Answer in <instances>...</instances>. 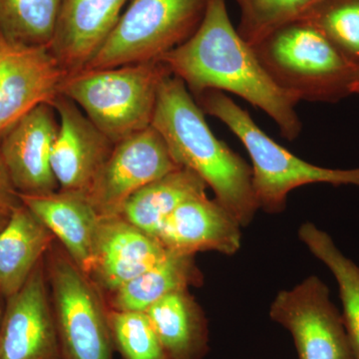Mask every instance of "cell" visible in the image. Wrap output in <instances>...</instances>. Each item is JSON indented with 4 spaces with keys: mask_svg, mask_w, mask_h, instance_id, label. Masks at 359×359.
<instances>
[{
    "mask_svg": "<svg viewBox=\"0 0 359 359\" xmlns=\"http://www.w3.org/2000/svg\"><path fill=\"white\" fill-rule=\"evenodd\" d=\"M159 60L194 95L209 90L235 94L266 113L283 138L292 141L301 134L299 101L273 82L252 46L238 34L226 0H209L197 32Z\"/></svg>",
    "mask_w": 359,
    "mask_h": 359,
    "instance_id": "cell-1",
    "label": "cell"
},
{
    "mask_svg": "<svg viewBox=\"0 0 359 359\" xmlns=\"http://www.w3.org/2000/svg\"><path fill=\"white\" fill-rule=\"evenodd\" d=\"M152 126L177 164L198 175L242 228L249 226L259 211L252 167L215 136L190 90L173 74L161 85Z\"/></svg>",
    "mask_w": 359,
    "mask_h": 359,
    "instance_id": "cell-2",
    "label": "cell"
},
{
    "mask_svg": "<svg viewBox=\"0 0 359 359\" xmlns=\"http://www.w3.org/2000/svg\"><path fill=\"white\" fill-rule=\"evenodd\" d=\"M197 98L204 113L226 124L247 149L259 210L280 214L287 208L290 193L309 184L359 187V168L330 169L301 159L264 133L249 113L224 92L209 90Z\"/></svg>",
    "mask_w": 359,
    "mask_h": 359,
    "instance_id": "cell-3",
    "label": "cell"
},
{
    "mask_svg": "<svg viewBox=\"0 0 359 359\" xmlns=\"http://www.w3.org/2000/svg\"><path fill=\"white\" fill-rule=\"evenodd\" d=\"M170 74L161 60L80 70L66 75L60 94L117 144L152 126L161 85Z\"/></svg>",
    "mask_w": 359,
    "mask_h": 359,
    "instance_id": "cell-4",
    "label": "cell"
},
{
    "mask_svg": "<svg viewBox=\"0 0 359 359\" xmlns=\"http://www.w3.org/2000/svg\"><path fill=\"white\" fill-rule=\"evenodd\" d=\"M273 82L297 101L337 103L351 95L358 65L308 21H292L252 46Z\"/></svg>",
    "mask_w": 359,
    "mask_h": 359,
    "instance_id": "cell-5",
    "label": "cell"
},
{
    "mask_svg": "<svg viewBox=\"0 0 359 359\" xmlns=\"http://www.w3.org/2000/svg\"><path fill=\"white\" fill-rule=\"evenodd\" d=\"M209 0H132L82 70L159 60L197 32Z\"/></svg>",
    "mask_w": 359,
    "mask_h": 359,
    "instance_id": "cell-6",
    "label": "cell"
},
{
    "mask_svg": "<svg viewBox=\"0 0 359 359\" xmlns=\"http://www.w3.org/2000/svg\"><path fill=\"white\" fill-rule=\"evenodd\" d=\"M45 269L63 359H114L109 308L95 283L55 242Z\"/></svg>",
    "mask_w": 359,
    "mask_h": 359,
    "instance_id": "cell-7",
    "label": "cell"
},
{
    "mask_svg": "<svg viewBox=\"0 0 359 359\" xmlns=\"http://www.w3.org/2000/svg\"><path fill=\"white\" fill-rule=\"evenodd\" d=\"M269 314L292 335L299 359H356L342 314L318 276L280 290Z\"/></svg>",
    "mask_w": 359,
    "mask_h": 359,
    "instance_id": "cell-8",
    "label": "cell"
},
{
    "mask_svg": "<svg viewBox=\"0 0 359 359\" xmlns=\"http://www.w3.org/2000/svg\"><path fill=\"white\" fill-rule=\"evenodd\" d=\"M179 168L166 142L151 126L115 144L85 194L100 216H116L135 193Z\"/></svg>",
    "mask_w": 359,
    "mask_h": 359,
    "instance_id": "cell-9",
    "label": "cell"
},
{
    "mask_svg": "<svg viewBox=\"0 0 359 359\" xmlns=\"http://www.w3.org/2000/svg\"><path fill=\"white\" fill-rule=\"evenodd\" d=\"M68 73L49 47L29 46L0 32V141L41 104H52Z\"/></svg>",
    "mask_w": 359,
    "mask_h": 359,
    "instance_id": "cell-10",
    "label": "cell"
},
{
    "mask_svg": "<svg viewBox=\"0 0 359 359\" xmlns=\"http://www.w3.org/2000/svg\"><path fill=\"white\" fill-rule=\"evenodd\" d=\"M0 359H63L45 257L25 285L6 299L0 323Z\"/></svg>",
    "mask_w": 359,
    "mask_h": 359,
    "instance_id": "cell-11",
    "label": "cell"
},
{
    "mask_svg": "<svg viewBox=\"0 0 359 359\" xmlns=\"http://www.w3.org/2000/svg\"><path fill=\"white\" fill-rule=\"evenodd\" d=\"M58 128L53 106L41 104L0 141V156L18 195L43 196L59 190L51 164Z\"/></svg>",
    "mask_w": 359,
    "mask_h": 359,
    "instance_id": "cell-12",
    "label": "cell"
},
{
    "mask_svg": "<svg viewBox=\"0 0 359 359\" xmlns=\"http://www.w3.org/2000/svg\"><path fill=\"white\" fill-rule=\"evenodd\" d=\"M51 105L59 121L51 156L59 190L86 193L115 144L67 97L59 94Z\"/></svg>",
    "mask_w": 359,
    "mask_h": 359,
    "instance_id": "cell-13",
    "label": "cell"
},
{
    "mask_svg": "<svg viewBox=\"0 0 359 359\" xmlns=\"http://www.w3.org/2000/svg\"><path fill=\"white\" fill-rule=\"evenodd\" d=\"M167 252L157 238L139 230L120 215L102 217L89 276L99 290L111 294L159 263Z\"/></svg>",
    "mask_w": 359,
    "mask_h": 359,
    "instance_id": "cell-14",
    "label": "cell"
},
{
    "mask_svg": "<svg viewBox=\"0 0 359 359\" xmlns=\"http://www.w3.org/2000/svg\"><path fill=\"white\" fill-rule=\"evenodd\" d=\"M242 226L216 199L207 195L187 200L163 224L157 238L180 254L219 252L233 256L242 247Z\"/></svg>",
    "mask_w": 359,
    "mask_h": 359,
    "instance_id": "cell-15",
    "label": "cell"
},
{
    "mask_svg": "<svg viewBox=\"0 0 359 359\" xmlns=\"http://www.w3.org/2000/svg\"><path fill=\"white\" fill-rule=\"evenodd\" d=\"M128 0H62L50 50L66 72H77L95 55Z\"/></svg>",
    "mask_w": 359,
    "mask_h": 359,
    "instance_id": "cell-16",
    "label": "cell"
},
{
    "mask_svg": "<svg viewBox=\"0 0 359 359\" xmlns=\"http://www.w3.org/2000/svg\"><path fill=\"white\" fill-rule=\"evenodd\" d=\"M20 198L59 241L72 261L89 276L102 216L86 194L58 190L48 195H20Z\"/></svg>",
    "mask_w": 359,
    "mask_h": 359,
    "instance_id": "cell-17",
    "label": "cell"
},
{
    "mask_svg": "<svg viewBox=\"0 0 359 359\" xmlns=\"http://www.w3.org/2000/svg\"><path fill=\"white\" fill-rule=\"evenodd\" d=\"M55 238L21 203L0 229V295L7 299L25 285Z\"/></svg>",
    "mask_w": 359,
    "mask_h": 359,
    "instance_id": "cell-18",
    "label": "cell"
},
{
    "mask_svg": "<svg viewBox=\"0 0 359 359\" xmlns=\"http://www.w3.org/2000/svg\"><path fill=\"white\" fill-rule=\"evenodd\" d=\"M145 313L168 358L204 359L209 353V323L189 290L166 295Z\"/></svg>",
    "mask_w": 359,
    "mask_h": 359,
    "instance_id": "cell-19",
    "label": "cell"
},
{
    "mask_svg": "<svg viewBox=\"0 0 359 359\" xmlns=\"http://www.w3.org/2000/svg\"><path fill=\"white\" fill-rule=\"evenodd\" d=\"M204 276L194 255L168 250L166 256L140 276L111 294L112 311L145 313L151 306L177 290L199 287Z\"/></svg>",
    "mask_w": 359,
    "mask_h": 359,
    "instance_id": "cell-20",
    "label": "cell"
},
{
    "mask_svg": "<svg viewBox=\"0 0 359 359\" xmlns=\"http://www.w3.org/2000/svg\"><path fill=\"white\" fill-rule=\"evenodd\" d=\"M207 184L198 175L179 168L135 193L120 216L144 233L157 238L163 224L187 200L207 195Z\"/></svg>",
    "mask_w": 359,
    "mask_h": 359,
    "instance_id": "cell-21",
    "label": "cell"
},
{
    "mask_svg": "<svg viewBox=\"0 0 359 359\" xmlns=\"http://www.w3.org/2000/svg\"><path fill=\"white\" fill-rule=\"evenodd\" d=\"M297 233L309 252L332 271L339 285L342 318L354 355L359 359V266L344 256L327 231L316 224L304 223Z\"/></svg>",
    "mask_w": 359,
    "mask_h": 359,
    "instance_id": "cell-22",
    "label": "cell"
},
{
    "mask_svg": "<svg viewBox=\"0 0 359 359\" xmlns=\"http://www.w3.org/2000/svg\"><path fill=\"white\" fill-rule=\"evenodd\" d=\"M62 0H0V32L29 46L50 48Z\"/></svg>",
    "mask_w": 359,
    "mask_h": 359,
    "instance_id": "cell-23",
    "label": "cell"
},
{
    "mask_svg": "<svg viewBox=\"0 0 359 359\" xmlns=\"http://www.w3.org/2000/svg\"><path fill=\"white\" fill-rule=\"evenodd\" d=\"M241 11L238 34L250 46L278 28L302 20L323 0H235Z\"/></svg>",
    "mask_w": 359,
    "mask_h": 359,
    "instance_id": "cell-24",
    "label": "cell"
},
{
    "mask_svg": "<svg viewBox=\"0 0 359 359\" xmlns=\"http://www.w3.org/2000/svg\"><path fill=\"white\" fill-rule=\"evenodd\" d=\"M302 20L323 33L353 65H359V0H323Z\"/></svg>",
    "mask_w": 359,
    "mask_h": 359,
    "instance_id": "cell-25",
    "label": "cell"
},
{
    "mask_svg": "<svg viewBox=\"0 0 359 359\" xmlns=\"http://www.w3.org/2000/svg\"><path fill=\"white\" fill-rule=\"evenodd\" d=\"M115 351L122 359H169L145 313L109 309Z\"/></svg>",
    "mask_w": 359,
    "mask_h": 359,
    "instance_id": "cell-26",
    "label": "cell"
},
{
    "mask_svg": "<svg viewBox=\"0 0 359 359\" xmlns=\"http://www.w3.org/2000/svg\"><path fill=\"white\" fill-rule=\"evenodd\" d=\"M21 204L20 195L14 188L4 160L0 156V209L13 211Z\"/></svg>",
    "mask_w": 359,
    "mask_h": 359,
    "instance_id": "cell-27",
    "label": "cell"
},
{
    "mask_svg": "<svg viewBox=\"0 0 359 359\" xmlns=\"http://www.w3.org/2000/svg\"><path fill=\"white\" fill-rule=\"evenodd\" d=\"M351 94H356V95H359V65L358 66V70H356L353 84H351Z\"/></svg>",
    "mask_w": 359,
    "mask_h": 359,
    "instance_id": "cell-28",
    "label": "cell"
},
{
    "mask_svg": "<svg viewBox=\"0 0 359 359\" xmlns=\"http://www.w3.org/2000/svg\"><path fill=\"white\" fill-rule=\"evenodd\" d=\"M11 212V211H7V210L0 209V229L4 228V224H6Z\"/></svg>",
    "mask_w": 359,
    "mask_h": 359,
    "instance_id": "cell-29",
    "label": "cell"
},
{
    "mask_svg": "<svg viewBox=\"0 0 359 359\" xmlns=\"http://www.w3.org/2000/svg\"><path fill=\"white\" fill-rule=\"evenodd\" d=\"M1 297V295H0ZM4 308H2L1 304H0V323H1L2 314H4Z\"/></svg>",
    "mask_w": 359,
    "mask_h": 359,
    "instance_id": "cell-30",
    "label": "cell"
}]
</instances>
